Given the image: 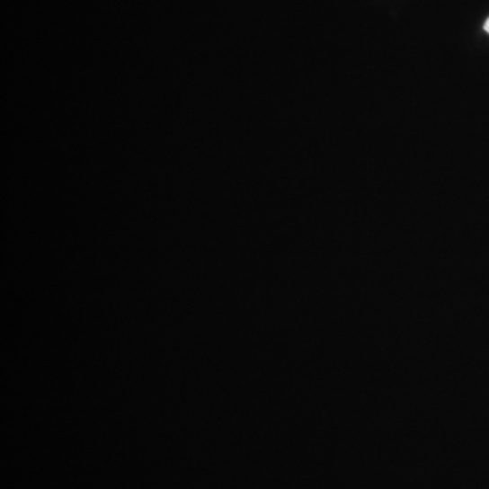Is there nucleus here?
<instances>
[{"instance_id":"f257e3e1","label":"nucleus","mask_w":489,"mask_h":489,"mask_svg":"<svg viewBox=\"0 0 489 489\" xmlns=\"http://www.w3.org/2000/svg\"><path fill=\"white\" fill-rule=\"evenodd\" d=\"M484 29H485L486 33L489 34V18L486 20L485 25H484Z\"/></svg>"}]
</instances>
